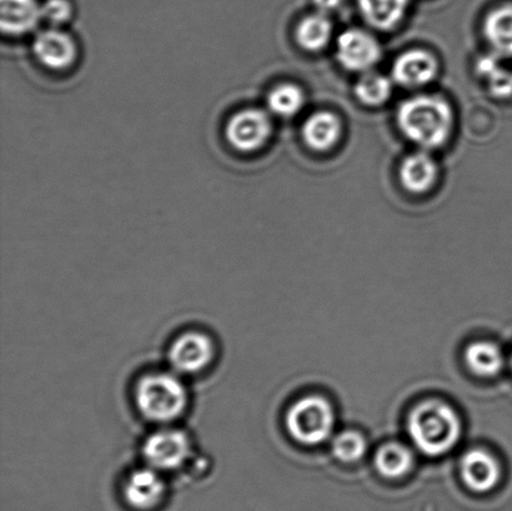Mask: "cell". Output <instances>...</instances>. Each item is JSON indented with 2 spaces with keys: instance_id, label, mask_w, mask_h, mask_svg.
Returning a JSON list of instances; mask_svg holds the SVG:
<instances>
[{
  "instance_id": "1",
  "label": "cell",
  "mask_w": 512,
  "mask_h": 511,
  "mask_svg": "<svg viewBox=\"0 0 512 511\" xmlns=\"http://www.w3.org/2000/svg\"><path fill=\"white\" fill-rule=\"evenodd\" d=\"M396 122L411 143L423 149H436L448 142L453 130V109L436 95H416L400 104Z\"/></svg>"
},
{
  "instance_id": "2",
  "label": "cell",
  "mask_w": 512,
  "mask_h": 511,
  "mask_svg": "<svg viewBox=\"0 0 512 511\" xmlns=\"http://www.w3.org/2000/svg\"><path fill=\"white\" fill-rule=\"evenodd\" d=\"M408 430L421 453L428 457H440L459 443L461 420L449 404L440 400H426L411 410Z\"/></svg>"
},
{
  "instance_id": "3",
  "label": "cell",
  "mask_w": 512,
  "mask_h": 511,
  "mask_svg": "<svg viewBox=\"0 0 512 511\" xmlns=\"http://www.w3.org/2000/svg\"><path fill=\"white\" fill-rule=\"evenodd\" d=\"M135 402L145 419L154 423H170L184 413L188 393L177 375L154 373L145 375L135 389Z\"/></svg>"
},
{
  "instance_id": "4",
  "label": "cell",
  "mask_w": 512,
  "mask_h": 511,
  "mask_svg": "<svg viewBox=\"0 0 512 511\" xmlns=\"http://www.w3.org/2000/svg\"><path fill=\"white\" fill-rule=\"evenodd\" d=\"M291 438L304 445L324 443L333 433L334 410L328 400L309 395L291 405L285 418Z\"/></svg>"
},
{
  "instance_id": "5",
  "label": "cell",
  "mask_w": 512,
  "mask_h": 511,
  "mask_svg": "<svg viewBox=\"0 0 512 511\" xmlns=\"http://www.w3.org/2000/svg\"><path fill=\"white\" fill-rule=\"evenodd\" d=\"M273 124L269 115L260 109H243L229 119L225 137L235 150L253 153L269 142Z\"/></svg>"
},
{
  "instance_id": "6",
  "label": "cell",
  "mask_w": 512,
  "mask_h": 511,
  "mask_svg": "<svg viewBox=\"0 0 512 511\" xmlns=\"http://www.w3.org/2000/svg\"><path fill=\"white\" fill-rule=\"evenodd\" d=\"M144 458L158 472H170L183 467L192 453L188 435L175 429H164L150 435L144 444Z\"/></svg>"
},
{
  "instance_id": "7",
  "label": "cell",
  "mask_w": 512,
  "mask_h": 511,
  "mask_svg": "<svg viewBox=\"0 0 512 511\" xmlns=\"http://www.w3.org/2000/svg\"><path fill=\"white\" fill-rule=\"evenodd\" d=\"M381 48L373 35L360 29H349L336 40V59L350 72L366 73L379 63Z\"/></svg>"
},
{
  "instance_id": "8",
  "label": "cell",
  "mask_w": 512,
  "mask_h": 511,
  "mask_svg": "<svg viewBox=\"0 0 512 511\" xmlns=\"http://www.w3.org/2000/svg\"><path fill=\"white\" fill-rule=\"evenodd\" d=\"M214 355V343L207 334L188 332L170 347L169 362L178 374H198L212 364Z\"/></svg>"
},
{
  "instance_id": "9",
  "label": "cell",
  "mask_w": 512,
  "mask_h": 511,
  "mask_svg": "<svg viewBox=\"0 0 512 511\" xmlns=\"http://www.w3.org/2000/svg\"><path fill=\"white\" fill-rule=\"evenodd\" d=\"M438 73V60L423 49L408 50L399 55L391 70L394 83L408 89L425 87L433 82Z\"/></svg>"
},
{
  "instance_id": "10",
  "label": "cell",
  "mask_w": 512,
  "mask_h": 511,
  "mask_svg": "<svg viewBox=\"0 0 512 511\" xmlns=\"http://www.w3.org/2000/svg\"><path fill=\"white\" fill-rule=\"evenodd\" d=\"M167 487L158 470H135L124 484V498L129 507L138 511L157 509L163 502Z\"/></svg>"
},
{
  "instance_id": "11",
  "label": "cell",
  "mask_w": 512,
  "mask_h": 511,
  "mask_svg": "<svg viewBox=\"0 0 512 511\" xmlns=\"http://www.w3.org/2000/svg\"><path fill=\"white\" fill-rule=\"evenodd\" d=\"M33 49L39 62L52 70L68 69L78 57V48L74 39L58 29H49L40 33L35 39Z\"/></svg>"
},
{
  "instance_id": "12",
  "label": "cell",
  "mask_w": 512,
  "mask_h": 511,
  "mask_svg": "<svg viewBox=\"0 0 512 511\" xmlns=\"http://www.w3.org/2000/svg\"><path fill=\"white\" fill-rule=\"evenodd\" d=\"M461 478L475 493H486L499 484L501 469L498 460L485 450L474 449L466 453L460 464Z\"/></svg>"
},
{
  "instance_id": "13",
  "label": "cell",
  "mask_w": 512,
  "mask_h": 511,
  "mask_svg": "<svg viewBox=\"0 0 512 511\" xmlns=\"http://www.w3.org/2000/svg\"><path fill=\"white\" fill-rule=\"evenodd\" d=\"M42 7L37 0H0V25L4 34L24 35L37 28Z\"/></svg>"
},
{
  "instance_id": "14",
  "label": "cell",
  "mask_w": 512,
  "mask_h": 511,
  "mask_svg": "<svg viewBox=\"0 0 512 511\" xmlns=\"http://www.w3.org/2000/svg\"><path fill=\"white\" fill-rule=\"evenodd\" d=\"M438 175V164L425 152L408 155L399 170L401 185L414 194L429 192L438 180Z\"/></svg>"
},
{
  "instance_id": "15",
  "label": "cell",
  "mask_w": 512,
  "mask_h": 511,
  "mask_svg": "<svg viewBox=\"0 0 512 511\" xmlns=\"http://www.w3.org/2000/svg\"><path fill=\"white\" fill-rule=\"evenodd\" d=\"M301 135L306 145L315 152H328L338 144L341 122L334 113L316 112L305 120Z\"/></svg>"
},
{
  "instance_id": "16",
  "label": "cell",
  "mask_w": 512,
  "mask_h": 511,
  "mask_svg": "<svg viewBox=\"0 0 512 511\" xmlns=\"http://www.w3.org/2000/svg\"><path fill=\"white\" fill-rule=\"evenodd\" d=\"M410 3L411 0H358V7L366 23L388 32L405 18Z\"/></svg>"
},
{
  "instance_id": "17",
  "label": "cell",
  "mask_w": 512,
  "mask_h": 511,
  "mask_svg": "<svg viewBox=\"0 0 512 511\" xmlns=\"http://www.w3.org/2000/svg\"><path fill=\"white\" fill-rule=\"evenodd\" d=\"M484 35L496 53L512 57V4L503 5L486 15Z\"/></svg>"
},
{
  "instance_id": "18",
  "label": "cell",
  "mask_w": 512,
  "mask_h": 511,
  "mask_svg": "<svg viewBox=\"0 0 512 511\" xmlns=\"http://www.w3.org/2000/svg\"><path fill=\"white\" fill-rule=\"evenodd\" d=\"M333 35V24L328 15L316 12L305 17L296 28V42L306 52H320L329 44Z\"/></svg>"
},
{
  "instance_id": "19",
  "label": "cell",
  "mask_w": 512,
  "mask_h": 511,
  "mask_svg": "<svg viewBox=\"0 0 512 511\" xmlns=\"http://www.w3.org/2000/svg\"><path fill=\"white\" fill-rule=\"evenodd\" d=\"M465 362L473 373L481 377H495L504 368V355L498 345L476 342L465 350Z\"/></svg>"
},
{
  "instance_id": "20",
  "label": "cell",
  "mask_w": 512,
  "mask_h": 511,
  "mask_svg": "<svg viewBox=\"0 0 512 511\" xmlns=\"http://www.w3.org/2000/svg\"><path fill=\"white\" fill-rule=\"evenodd\" d=\"M414 462L413 452L399 443L386 444L375 455L376 469L389 479L404 477L413 468Z\"/></svg>"
},
{
  "instance_id": "21",
  "label": "cell",
  "mask_w": 512,
  "mask_h": 511,
  "mask_svg": "<svg viewBox=\"0 0 512 511\" xmlns=\"http://www.w3.org/2000/svg\"><path fill=\"white\" fill-rule=\"evenodd\" d=\"M393 79L378 73L366 72L355 85V95L368 107H379L388 102L393 94Z\"/></svg>"
},
{
  "instance_id": "22",
  "label": "cell",
  "mask_w": 512,
  "mask_h": 511,
  "mask_svg": "<svg viewBox=\"0 0 512 511\" xmlns=\"http://www.w3.org/2000/svg\"><path fill=\"white\" fill-rule=\"evenodd\" d=\"M305 97L303 90L294 84H281L271 90L268 105L271 113L279 117L290 118L303 109Z\"/></svg>"
},
{
  "instance_id": "23",
  "label": "cell",
  "mask_w": 512,
  "mask_h": 511,
  "mask_svg": "<svg viewBox=\"0 0 512 511\" xmlns=\"http://www.w3.org/2000/svg\"><path fill=\"white\" fill-rule=\"evenodd\" d=\"M368 449L366 440L358 432H344L338 435L333 442V453L336 458L344 463L358 462L364 457Z\"/></svg>"
},
{
  "instance_id": "24",
  "label": "cell",
  "mask_w": 512,
  "mask_h": 511,
  "mask_svg": "<svg viewBox=\"0 0 512 511\" xmlns=\"http://www.w3.org/2000/svg\"><path fill=\"white\" fill-rule=\"evenodd\" d=\"M480 73L489 79L490 90L498 97H508L512 93V74L506 69L499 68L498 62L493 58L481 59Z\"/></svg>"
},
{
  "instance_id": "25",
  "label": "cell",
  "mask_w": 512,
  "mask_h": 511,
  "mask_svg": "<svg viewBox=\"0 0 512 511\" xmlns=\"http://www.w3.org/2000/svg\"><path fill=\"white\" fill-rule=\"evenodd\" d=\"M72 17V4L68 0H48L42 5V19L53 25L67 23Z\"/></svg>"
},
{
  "instance_id": "26",
  "label": "cell",
  "mask_w": 512,
  "mask_h": 511,
  "mask_svg": "<svg viewBox=\"0 0 512 511\" xmlns=\"http://www.w3.org/2000/svg\"><path fill=\"white\" fill-rule=\"evenodd\" d=\"M311 2H313L316 12L328 15L329 13L336 12L344 0H311Z\"/></svg>"
},
{
  "instance_id": "27",
  "label": "cell",
  "mask_w": 512,
  "mask_h": 511,
  "mask_svg": "<svg viewBox=\"0 0 512 511\" xmlns=\"http://www.w3.org/2000/svg\"><path fill=\"white\" fill-rule=\"evenodd\" d=\"M511 365H512V359H511Z\"/></svg>"
}]
</instances>
